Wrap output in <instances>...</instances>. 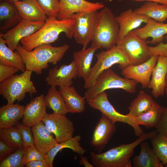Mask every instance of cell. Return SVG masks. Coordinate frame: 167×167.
I'll use <instances>...</instances> for the list:
<instances>
[{
  "instance_id": "obj_35",
  "label": "cell",
  "mask_w": 167,
  "mask_h": 167,
  "mask_svg": "<svg viewBox=\"0 0 167 167\" xmlns=\"http://www.w3.org/2000/svg\"><path fill=\"white\" fill-rule=\"evenodd\" d=\"M150 139L153 151L165 165L167 164V137L158 132Z\"/></svg>"
},
{
  "instance_id": "obj_39",
  "label": "cell",
  "mask_w": 167,
  "mask_h": 167,
  "mask_svg": "<svg viewBox=\"0 0 167 167\" xmlns=\"http://www.w3.org/2000/svg\"><path fill=\"white\" fill-rule=\"evenodd\" d=\"M45 155L39 151L35 146L25 148L23 159L24 165L28 162L34 160H45Z\"/></svg>"
},
{
  "instance_id": "obj_5",
  "label": "cell",
  "mask_w": 167,
  "mask_h": 167,
  "mask_svg": "<svg viewBox=\"0 0 167 167\" xmlns=\"http://www.w3.org/2000/svg\"><path fill=\"white\" fill-rule=\"evenodd\" d=\"M32 71L26 70L19 75H14L0 84V94L12 104L16 101H22L26 93L32 96L37 92L31 80Z\"/></svg>"
},
{
  "instance_id": "obj_45",
  "label": "cell",
  "mask_w": 167,
  "mask_h": 167,
  "mask_svg": "<svg viewBox=\"0 0 167 167\" xmlns=\"http://www.w3.org/2000/svg\"><path fill=\"white\" fill-rule=\"evenodd\" d=\"M79 157L81 158L79 161V164L81 165H83L85 167H94V165L90 163L88 160V158L85 156H81L79 155Z\"/></svg>"
},
{
  "instance_id": "obj_34",
  "label": "cell",
  "mask_w": 167,
  "mask_h": 167,
  "mask_svg": "<svg viewBox=\"0 0 167 167\" xmlns=\"http://www.w3.org/2000/svg\"><path fill=\"white\" fill-rule=\"evenodd\" d=\"M0 139L15 149L23 148L20 132L15 126L0 129Z\"/></svg>"
},
{
  "instance_id": "obj_14",
  "label": "cell",
  "mask_w": 167,
  "mask_h": 167,
  "mask_svg": "<svg viewBox=\"0 0 167 167\" xmlns=\"http://www.w3.org/2000/svg\"><path fill=\"white\" fill-rule=\"evenodd\" d=\"M115 123L102 114L92 133L90 144L98 153H101L116 132Z\"/></svg>"
},
{
  "instance_id": "obj_8",
  "label": "cell",
  "mask_w": 167,
  "mask_h": 167,
  "mask_svg": "<svg viewBox=\"0 0 167 167\" xmlns=\"http://www.w3.org/2000/svg\"><path fill=\"white\" fill-rule=\"evenodd\" d=\"M97 11L82 12L73 14V36L75 42L85 49L92 41L96 29L98 12Z\"/></svg>"
},
{
  "instance_id": "obj_18",
  "label": "cell",
  "mask_w": 167,
  "mask_h": 167,
  "mask_svg": "<svg viewBox=\"0 0 167 167\" xmlns=\"http://www.w3.org/2000/svg\"><path fill=\"white\" fill-rule=\"evenodd\" d=\"M115 17L119 25L117 42L123 39L129 32L139 27L142 23H146L150 18L146 15L136 13L131 9L122 12Z\"/></svg>"
},
{
  "instance_id": "obj_46",
  "label": "cell",
  "mask_w": 167,
  "mask_h": 167,
  "mask_svg": "<svg viewBox=\"0 0 167 167\" xmlns=\"http://www.w3.org/2000/svg\"><path fill=\"white\" fill-rule=\"evenodd\" d=\"M118 1H122L123 0H117ZM137 1H146L150 2H158L162 4H165L167 5V0H131Z\"/></svg>"
},
{
  "instance_id": "obj_48",
  "label": "cell",
  "mask_w": 167,
  "mask_h": 167,
  "mask_svg": "<svg viewBox=\"0 0 167 167\" xmlns=\"http://www.w3.org/2000/svg\"><path fill=\"white\" fill-rule=\"evenodd\" d=\"M165 93L166 95V96L167 97V87H166L165 90Z\"/></svg>"
},
{
  "instance_id": "obj_33",
  "label": "cell",
  "mask_w": 167,
  "mask_h": 167,
  "mask_svg": "<svg viewBox=\"0 0 167 167\" xmlns=\"http://www.w3.org/2000/svg\"><path fill=\"white\" fill-rule=\"evenodd\" d=\"M163 107L156 102L150 109L133 118V119L137 124L143 125L147 129L155 127L161 117Z\"/></svg>"
},
{
  "instance_id": "obj_21",
  "label": "cell",
  "mask_w": 167,
  "mask_h": 167,
  "mask_svg": "<svg viewBox=\"0 0 167 167\" xmlns=\"http://www.w3.org/2000/svg\"><path fill=\"white\" fill-rule=\"evenodd\" d=\"M133 31L144 40L152 37V40L148 42L150 44H158L163 42L165 35L167 34V23L158 22L150 18L144 26Z\"/></svg>"
},
{
  "instance_id": "obj_20",
  "label": "cell",
  "mask_w": 167,
  "mask_h": 167,
  "mask_svg": "<svg viewBox=\"0 0 167 167\" xmlns=\"http://www.w3.org/2000/svg\"><path fill=\"white\" fill-rule=\"evenodd\" d=\"M14 3L22 20L45 22L47 17L37 0H24Z\"/></svg>"
},
{
  "instance_id": "obj_6",
  "label": "cell",
  "mask_w": 167,
  "mask_h": 167,
  "mask_svg": "<svg viewBox=\"0 0 167 167\" xmlns=\"http://www.w3.org/2000/svg\"><path fill=\"white\" fill-rule=\"evenodd\" d=\"M138 83L134 80L121 77L109 68L99 75L94 86L87 89L84 97L88 102L106 90L111 89H121L128 93H134Z\"/></svg>"
},
{
  "instance_id": "obj_37",
  "label": "cell",
  "mask_w": 167,
  "mask_h": 167,
  "mask_svg": "<svg viewBox=\"0 0 167 167\" xmlns=\"http://www.w3.org/2000/svg\"><path fill=\"white\" fill-rule=\"evenodd\" d=\"M20 132L23 148L35 146L33 135L31 127L18 122L15 126Z\"/></svg>"
},
{
  "instance_id": "obj_50",
  "label": "cell",
  "mask_w": 167,
  "mask_h": 167,
  "mask_svg": "<svg viewBox=\"0 0 167 167\" xmlns=\"http://www.w3.org/2000/svg\"><path fill=\"white\" fill-rule=\"evenodd\" d=\"M165 166L167 167V164L165 165Z\"/></svg>"
},
{
  "instance_id": "obj_36",
  "label": "cell",
  "mask_w": 167,
  "mask_h": 167,
  "mask_svg": "<svg viewBox=\"0 0 167 167\" xmlns=\"http://www.w3.org/2000/svg\"><path fill=\"white\" fill-rule=\"evenodd\" d=\"M25 148L18 149L1 161L0 167H23V159Z\"/></svg>"
},
{
  "instance_id": "obj_4",
  "label": "cell",
  "mask_w": 167,
  "mask_h": 167,
  "mask_svg": "<svg viewBox=\"0 0 167 167\" xmlns=\"http://www.w3.org/2000/svg\"><path fill=\"white\" fill-rule=\"evenodd\" d=\"M111 9L105 7L98 12L96 25L92 41L93 47L110 49L118 41L119 25Z\"/></svg>"
},
{
  "instance_id": "obj_3",
  "label": "cell",
  "mask_w": 167,
  "mask_h": 167,
  "mask_svg": "<svg viewBox=\"0 0 167 167\" xmlns=\"http://www.w3.org/2000/svg\"><path fill=\"white\" fill-rule=\"evenodd\" d=\"M158 133L156 130L143 133L134 142L121 144L102 153H90L92 161L96 167H131V158L135 148L145 140Z\"/></svg>"
},
{
  "instance_id": "obj_41",
  "label": "cell",
  "mask_w": 167,
  "mask_h": 167,
  "mask_svg": "<svg viewBox=\"0 0 167 167\" xmlns=\"http://www.w3.org/2000/svg\"><path fill=\"white\" fill-rule=\"evenodd\" d=\"M19 70L15 67L0 64V82L11 77Z\"/></svg>"
},
{
  "instance_id": "obj_32",
  "label": "cell",
  "mask_w": 167,
  "mask_h": 167,
  "mask_svg": "<svg viewBox=\"0 0 167 167\" xmlns=\"http://www.w3.org/2000/svg\"><path fill=\"white\" fill-rule=\"evenodd\" d=\"M44 98L46 107L54 113L66 115L69 113L63 97L56 86H51Z\"/></svg>"
},
{
  "instance_id": "obj_24",
  "label": "cell",
  "mask_w": 167,
  "mask_h": 167,
  "mask_svg": "<svg viewBox=\"0 0 167 167\" xmlns=\"http://www.w3.org/2000/svg\"><path fill=\"white\" fill-rule=\"evenodd\" d=\"M0 34L5 33L22 20L14 4L3 0L0 1Z\"/></svg>"
},
{
  "instance_id": "obj_31",
  "label": "cell",
  "mask_w": 167,
  "mask_h": 167,
  "mask_svg": "<svg viewBox=\"0 0 167 167\" xmlns=\"http://www.w3.org/2000/svg\"><path fill=\"white\" fill-rule=\"evenodd\" d=\"M134 11L158 22H163L167 19V5H161L157 2L147 1Z\"/></svg>"
},
{
  "instance_id": "obj_17",
  "label": "cell",
  "mask_w": 167,
  "mask_h": 167,
  "mask_svg": "<svg viewBox=\"0 0 167 167\" xmlns=\"http://www.w3.org/2000/svg\"><path fill=\"white\" fill-rule=\"evenodd\" d=\"M167 71V58L159 55L148 87L152 89V94L156 98L165 94Z\"/></svg>"
},
{
  "instance_id": "obj_42",
  "label": "cell",
  "mask_w": 167,
  "mask_h": 167,
  "mask_svg": "<svg viewBox=\"0 0 167 167\" xmlns=\"http://www.w3.org/2000/svg\"><path fill=\"white\" fill-rule=\"evenodd\" d=\"M165 38L167 40V34L165 36ZM151 55H160L167 58V43L161 42L156 46H149Z\"/></svg>"
},
{
  "instance_id": "obj_13",
  "label": "cell",
  "mask_w": 167,
  "mask_h": 167,
  "mask_svg": "<svg viewBox=\"0 0 167 167\" xmlns=\"http://www.w3.org/2000/svg\"><path fill=\"white\" fill-rule=\"evenodd\" d=\"M158 56L152 55L142 63L126 66L121 69V74L125 78L134 80L140 83L142 88H148Z\"/></svg>"
},
{
  "instance_id": "obj_10",
  "label": "cell",
  "mask_w": 167,
  "mask_h": 167,
  "mask_svg": "<svg viewBox=\"0 0 167 167\" xmlns=\"http://www.w3.org/2000/svg\"><path fill=\"white\" fill-rule=\"evenodd\" d=\"M88 104L91 107L99 110L114 123L122 122L132 126L137 136L139 137L143 134L139 125L135 122L133 118L127 114L124 115L119 113L114 109L108 100L107 94L105 92L99 94L88 102Z\"/></svg>"
},
{
  "instance_id": "obj_44",
  "label": "cell",
  "mask_w": 167,
  "mask_h": 167,
  "mask_svg": "<svg viewBox=\"0 0 167 167\" xmlns=\"http://www.w3.org/2000/svg\"><path fill=\"white\" fill-rule=\"evenodd\" d=\"M26 167H50L45 160H36L28 162L24 165Z\"/></svg>"
},
{
  "instance_id": "obj_2",
  "label": "cell",
  "mask_w": 167,
  "mask_h": 167,
  "mask_svg": "<svg viewBox=\"0 0 167 167\" xmlns=\"http://www.w3.org/2000/svg\"><path fill=\"white\" fill-rule=\"evenodd\" d=\"M73 22L71 18L58 20L57 18L47 17L45 24L39 29L32 35L22 39L20 42L25 50L30 51L39 45L54 42L62 32L71 39L73 37Z\"/></svg>"
},
{
  "instance_id": "obj_16",
  "label": "cell",
  "mask_w": 167,
  "mask_h": 167,
  "mask_svg": "<svg viewBox=\"0 0 167 167\" xmlns=\"http://www.w3.org/2000/svg\"><path fill=\"white\" fill-rule=\"evenodd\" d=\"M105 7L103 3H93L86 0H59L57 19H68L75 13L97 11Z\"/></svg>"
},
{
  "instance_id": "obj_7",
  "label": "cell",
  "mask_w": 167,
  "mask_h": 167,
  "mask_svg": "<svg viewBox=\"0 0 167 167\" xmlns=\"http://www.w3.org/2000/svg\"><path fill=\"white\" fill-rule=\"evenodd\" d=\"M96 56L97 61L92 67L90 77L84 85V87L86 89L93 86L99 75L113 65L119 64L118 67L121 69L132 64L128 57L116 45L110 49L97 54Z\"/></svg>"
},
{
  "instance_id": "obj_19",
  "label": "cell",
  "mask_w": 167,
  "mask_h": 167,
  "mask_svg": "<svg viewBox=\"0 0 167 167\" xmlns=\"http://www.w3.org/2000/svg\"><path fill=\"white\" fill-rule=\"evenodd\" d=\"M44 95L32 99L25 106L22 123L32 127L43 119L47 113Z\"/></svg>"
},
{
  "instance_id": "obj_11",
  "label": "cell",
  "mask_w": 167,
  "mask_h": 167,
  "mask_svg": "<svg viewBox=\"0 0 167 167\" xmlns=\"http://www.w3.org/2000/svg\"><path fill=\"white\" fill-rule=\"evenodd\" d=\"M42 121L47 129L54 135L58 143L73 137L75 131L74 124L66 115L54 113H47Z\"/></svg>"
},
{
  "instance_id": "obj_28",
  "label": "cell",
  "mask_w": 167,
  "mask_h": 167,
  "mask_svg": "<svg viewBox=\"0 0 167 167\" xmlns=\"http://www.w3.org/2000/svg\"><path fill=\"white\" fill-rule=\"evenodd\" d=\"M6 44L4 39L0 36V64L14 66L24 72L26 68L21 55L16 50L14 52Z\"/></svg>"
},
{
  "instance_id": "obj_40",
  "label": "cell",
  "mask_w": 167,
  "mask_h": 167,
  "mask_svg": "<svg viewBox=\"0 0 167 167\" xmlns=\"http://www.w3.org/2000/svg\"><path fill=\"white\" fill-rule=\"evenodd\" d=\"M155 128L158 133L167 137V107H163L161 116Z\"/></svg>"
},
{
  "instance_id": "obj_49",
  "label": "cell",
  "mask_w": 167,
  "mask_h": 167,
  "mask_svg": "<svg viewBox=\"0 0 167 167\" xmlns=\"http://www.w3.org/2000/svg\"><path fill=\"white\" fill-rule=\"evenodd\" d=\"M166 87H167V71L166 77Z\"/></svg>"
},
{
  "instance_id": "obj_43",
  "label": "cell",
  "mask_w": 167,
  "mask_h": 167,
  "mask_svg": "<svg viewBox=\"0 0 167 167\" xmlns=\"http://www.w3.org/2000/svg\"><path fill=\"white\" fill-rule=\"evenodd\" d=\"M15 148L9 146L0 139V161L2 160L11 152Z\"/></svg>"
},
{
  "instance_id": "obj_27",
  "label": "cell",
  "mask_w": 167,
  "mask_h": 167,
  "mask_svg": "<svg viewBox=\"0 0 167 167\" xmlns=\"http://www.w3.org/2000/svg\"><path fill=\"white\" fill-rule=\"evenodd\" d=\"M140 144V151L139 155L132 158L135 167H163V164L160 161L152 149L147 142L143 141Z\"/></svg>"
},
{
  "instance_id": "obj_23",
  "label": "cell",
  "mask_w": 167,
  "mask_h": 167,
  "mask_svg": "<svg viewBox=\"0 0 167 167\" xmlns=\"http://www.w3.org/2000/svg\"><path fill=\"white\" fill-rule=\"evenodd\" d=\"M35 147L46 155L58 143L46 128L42 121L31 127Z\"/></svg>"
},
{
  "instance_id": "obj_12",
  "label": "cell",
  "mask_w": 167,
  "mask_h": 167,
  "mask_svg": "<svg viewBox=\"0 0 167 167\" xmlns=\"http://www.w3.org/2000/svg\"><path fill=\"white\" fill-rule=\"evenodd\" d=\"M45 22H32L22 20L16 26L4 34H0L6 45L11 50L16 49L21 40L36 32L45 24Z\"/></svg>"
},
{
  "instance_id": "obj_22",
  "label": "cell",
  "mask_w": 167,
  "mask_h": 167,
  "mask_svg": "<svg viewBox=\"0 0 167 167\" xmlns=\"http://www.w3.org/2000/svg\"><path fill=\"white\" fill-rule=\"evenodd\" d=\"M99 47L91 46L85 49H82L73 53V57L76 68L77 75L82 78L84 81L90 77L92 71L91 67L94 55Z\"/></svg>"
},
{
  "instance_id": "obj_29",
  "label": "cell",
  "mask_w": 167,
  "mask_h": 167,
  "mask_svg": "<svg viewBox=\"0 0 167 167\" xmlns=\"http://www.w3.org/2000/svg\"><path fill=\"white\" fill-rule=\"evenodd\" d=\"M81 137L77 135L65 141L58 143L54 146L45 155V160L50 167H53V161L57 154L62 149L70 148L81 156H83L86 150L81 146L80 141Z\"/></svg>"
},
{
  "instance_id": "obj_9",
  "label": "cell",
  "mask_w": 167,
  "mask_h": 167,
  "mask_svg": "<svg viewBox=\"0 0 167 167\" xmlns=\"http://www.w3.org/2000/svg\"><path fill=\"white\" fill-rule=\"evenodd\" d=\"M116 45L128 57L132 65L142 63L151 56L149 46L146 40L139 37L133 30L117 42Z\"/></svg>"
},
{
  "instance_id": "obj_15",
  "label": "cell",
  "mask_w": 167,
  "mask_h": 167,
  "mask_svg": "<svg viewBox=\"0 0 167 167\" xmlns=\"http://www.w3.org/2000/svg\"><path fill=\"white\" fill-rule=\"evenodd\" d=\"M78 76L74 60L68 65L63 64L59 67L56 66L50 69L45 81L51 86H70L73 79Z\"/></svg>"
},
{
  "instance_id": "obj_51",
  "label": "cell",
  "mask_w": 167,
  "mask_h": 167,
  "mask_svg": "<svg viewBox=\"0 0 167 167\" xmlns=\"http://www.w3.org/2000/svg\"><path fill=\"white\" fill-rule=\"evenodd\" d=\"M2 0H0V1H2Z\"/></svg>"
},
{
  "instance_id": "obj_25",
  "label": "cell",
  "mask_w": 167,
  "mask_h": 167,
  "mask_svg": "<svg viewBox=\"0 0 167 167\" xmlns=\"http://www.w3.org/2000/svg\"><path fill=\"white\" fill-rule=\"evenodd\" d=\"M25 106L17 104H8L0 107V129L15 126L23 118Z\"/></svg>"
},
{
  "instance_id": "obj_26",
  "label": "cell",
  "mask_w": 167,
  "mask_h": 167,
  "mask_svg": "<svg viewBox=\"0 0 167 167\" xmlns=\"http://www.w3.org/2000/svg\"><path fill=\"white\" fill-rule=\"evenodd\" d=\"M59 91L69 113H81L85 111L86 99L79 95L74 86L59 87Z\"/></svg>"
},
{
  "instance_id": "obj_1",
  "label": "cell",
  "mask_w": 167,
  "mask_h": 167,
  "mask_svg": "<svg viewBox=\"0 0 167 167\" xmlns=\"http://www.w3.org/2000/svg\"><path fill=\"white\" fill-rule=\"evenodd\" d=\"M69 48V46L66 44L54 47L51 44H47L28 51L19 44L16 50L22 56L26 70L34 72L38 75L41 74L43 70L49 67V63L55 65L60 61Z\"/></svg>"
},
{
  "instance_id": "obj_38",
  "label": "cell",
  "mask_w": 167,
  "mask_h": 167,
  "mask_svg": "<svg viewBox=\"0 0 167 167\" xmlns=\"http://www.w3.org/2000/svg\"><path fill=\"white\" fill-rule=\"evenodd\" d=\"M37 1L48 17L57 18L59 0H37Z\"/></svg>"
},
{
  "instance_id": "obj_47",
  "label": "cell",
  "mask_w": 167,
  "mask_h": 167,
  "mask_svg": "<svg viewBox=\"0 0 167 167\" xmlns=\"http://www.w3.org/2000/svg\"><path fill=\"white\" fill-rule=\"evenodd\" d=\"M5 0L8 2H11L14 3V2L18 1H23L24 0Z\"/></svg>"
},
{
  "instance_id": "obj_30",
  "label": "cell",
  "mask_w": 167,
  "mask_h": 167,
  "mask_svg": "<svg viewBox=\"0 0 167 167\" xmlns=\"http://www.w3.org/2000/svg\"><path fill=\"white\" fill-rule=\"evenodd\" d=\"M155 102L151 96L140 91L128 107L129 112L127 114L132 118L138 117L150 109Z\"/></svg>"
}]
</instances>
